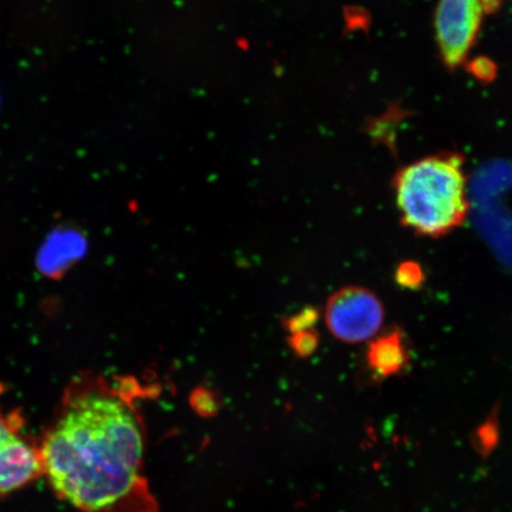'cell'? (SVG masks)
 I'll return each mask as SVG.
<instances>
[{"mask_svg":"<svg viewBox=\"0 0 512 512\" xmlns=\"http://www.w3.org/2000/svg\"><path fill=\"white\" fill-rule=\"evenodd\" d=\"M100 376L69 384L38 443L43 475L80 512H159L144 472L146 434L133 386Z\"/></svg>","mask_w":512,"mask_h":512,"instance_id":"1","label":"cell"},{"mask_svg":"<svg viewBox=\"0 0 512 512\" xmlns=\"http://www.w3.org/2000/svg\"><path fill=\"white\" fill-rule=\"evenodd\" d=\"M464 164L463 155L446 151L396 172L392 187L403 226L431 239L463 226L470 210Z\"/></svg>","mask_w":512,"mask_h":512,"instance_id":"2","label":"cell"},{"mask_svg":"<svg viewBox=\"0 0 512 512\" xmlns=\"http://www.w3.org/2000/svg\"><path fill=\"white\" fill-rule=\"evenodd\" d=\"M501 0H439L435 32L441 60L448 69L462 67L475 47L486 15L497 10Z\"/></svg>","mask_w":512,"mask_h":512,"instance_id":"3","label":"cell"},{"mask_svg":"<svg viewBox=\"0 0 512 512\" xmlns=\"http://www.w3.org/2000/svg\"><path fill=\"white\" fill-rule=\"evenodd\" d=\"M326 325L339 341L357 344L379 335L384 307L376 294L361 286H347L332 294L326 304Z\"/></svg>","mask_w":512,"mask_h":512,"instance_id":"4","label":"cell"},{"mask_svg":"<svg viewBox=\"0 0 512 512\" xmlns=\"http://www.w3.org/2000/svg\"><path fill=\"white\" fill-rule=\"evenodd\" d=\"M43 473L40 445L23 432L0 448V497L35 482Z\"/></svg>","mask_w":512,"mask_h":512,"instance_id":"5","label":"cell"},{"mask_svg":"<svg viewBox=\"0 0 512 512\" xmlns=\"http://www.w3.org/2000/svg\"><path fill=\"white\" fill-rule=\"evenodd\" d=\"M367 361L369 368L381 379L398 375L405 370L409 362V352L402 332L395 329L371 339Z\"/></svg>","mask_w":512,"mask_h":512,"instance_id":"6","label":"cell"},{"mask_svg":"<svg viewBox=\"0 0 512 512\" xmlns=\"http://www.w3.org/2000/svg\"><path fill=\"white\" fill-rule=\"evenodd\" d=\"M395 278L400 286L409 288V290H416L424 283L425 274L419 264L406 261L396 270Z\"/></svg>","mask_w":512,"mask_h":512,"instance_id":"7","label":"cell"},{"mask_svg":"<svg viewBox=\"0 0 512 512\" xmlns=\"http://www.w3.org/2000/svg\"><path fill=\"white\" fill-rule=\"evenodd\" d=\"M23 432V418L18 412L5 413L0 409V448L16 434Z\"/></svg>","mask_w":512,"mask_h":512,"instance_id":"8","label":"cell"},{"mask_svg":"<svg viewBox=\"0 0 512 512\" xmlns=\"http://www.w3.org/2000/svg\"><path fill=\"white\" fill-rule=\"evenodd\" d=\"M318 338L315 332L303 330L293 332V349L300 356L310 355L316 349Z\"/></svg>","mask_w":512,"mask_h":512,"instance_id":"9","label":"cell"},{"mask_svg":"<svg viewBox=\"0 0 512 512\" xmlns=\"http://www.w3.org/2000/svg\"><path fill=\"white\" fill-rule=\"evenodd\" d=\"M191 402L200 413L206 412L210 414L211 411H215L216 409V400L213 394L206 389L196 390V392L192 394Z\"/></svg>","mask_w":512,"mask_h":512,"instance_id":"10","label":"cell"}]
</instances>
